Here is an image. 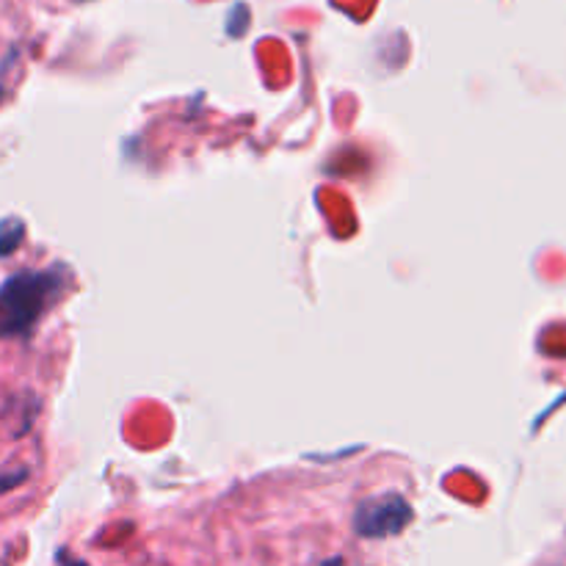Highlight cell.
Here are the masks:
<instances>
[{
  "mask_svg": "<svg viewBox=\"0 0 566 566\" xmlns=\"http://www.w3.org/2000/svg\"><path fill=\"white\" fill-rule=\"evenodd\" d=\"M25 235V224L20 219H3L0 221V258H9L17 252Z\"/></svg>",
  "mask_w": 566,
  "mask_h": 566,
  "instance_id": "obj_3",
  "label": "cell"
},
{
  "mask_svg": "<svg viewBox=\"0 0 566 566\" xmlns=\"http://www.w3.org/2000/svg\"><path fill=\"white\" fill-rule=\"evenodd\" d=\"M61 566H88V564L86 562H75V558H64Z\"/></svg>",
  "mask_w": 566,
  "mask_h": 566,
  "instance_id": "obj_5",
  "label": "cell"
},
{
  "mask_svg": "<svg viewBox=\"0 0 566 566\" xmlns=\"http://www.w3.org/2000/svg\"><path fill=\"white\" fill-rule=\"evenodd\" d=\"M25 479H28V470L25 468L11 470V473H0V495H3V492L17 490V486H20Z\"/></svg>",
  "mask_w": 566,
  "mask_h": 566,
  "instance_id": "obj_4",
  "label": "cell"
},
{
  "mask_svg": "<svg viewBox=\"0 0 566 566\" xmlns=\"http://www.w3.org/2000/svg\"><path fill=\"white\" fill-rule=\"evenodd\" d=\"M61 280L59 269L17 271L0 285V340L28 337L42 315L59 302Z\"/></svg>",
  "mask_w": 566,
  "mask_h": 566,
  "instance_id": "obj_1",
  "label": "cell"
},
{
  "mask_svg": "<svg viewBox=\"0 0 566 566\" xmlns=\"http://www.w3.org/2000/svg\"><path fill=\"white\" fill-rule=\"evenodd\" d=\"M415 520L412 506L398 492H387V495L368 497L354 512V531L363 539H390L407 531V525Z\"/></svg>",
  "mask_w": 566,
  "mask_h": 566,
  "instance_id": "obj_2",
  "label": "cell"
},
{
  "mask_svg": "<svg viewBox=\"0 0 566 566\" xmlns=\"http://www.w3.org/2000/svg\"><path fill=\"white\" fill-rule=\"evenodd\" d=\"M3 97H6V88L0 86V103H3Z\"/></svg>",
  "mask_w": 566,
  "mask_h": 566,
  "instance_id": "obj_6",
  "label": "cell"
}]
</instances>
